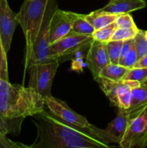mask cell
Listing matches in <instances>:
<instances>
[{
    "label": "cell",
    "instance_id": "6da1fadb",
    "mask_svg": "<svg viewBox=\"0 0 147 148\" xmlns=\"http://www.w3.org/2000/svg\"><path fill=\"white\" fill-rule=\"evenodd\" d=\"M37 136L33 148H108L110 146L84 130L66 124L43 110L33 116Z\"/></svg>",
    "mask_w": 147,
    "mask_h": 148
},
{
    "label": "cell",
    "instance_id": "7a4b0ae2",
    "mask_svg": "<svg viewBox=\"0 0 147 148\" xmlns=\"http://www.w3.org/2000/svg\"><path fill=\"white\" fill-rule=\"evenodd\" d=\"M44 108V98L33 88L0 79V113L4 117L24 119Z\"/></svg>",
    "mask_w": 147,
    "mask_h": 148
},
{
    "label": "cell",
    "instance_id": "3957f363",
    "mask_svg": "<svg viewBox=\"0 0 147 148\" xmlns=\"http://www.w3.org/2000/svg\"><path fill=\"white\" fill-rule=\"evenodd\" d=\"M56 0H24L17 17L25 38L24 67L27 69L32 49L41 27L43 19L50 6Z\"/></svg>",
    "mask_w": 147,
    "mask_h": 148
},
{
    "label": "cell",
    "instance_id": "277c9868",
    "mask_svg": "<svg viewBox=\"0 0 147 148\" xmlns=\"http://www.w3.org/2000/svg\"><path fill=\"white\" fill-rule=\"evenodd\" d=\"M144 108V106L133 110L119 108L116 117L108 124L106 129L101 130L93 125L89 134L108 145L109 143L119 145L131 121Z\"/></svg>",
    "mask_w": 147,
    "mask_h": 148
},
{
    "label": "cell",
    "instance_id": "5b68a950",
    "mask_svg": "<svg viewBox=\"0 0 147 148\" xmlns=\"http://www.w3.org/2000/svg\"><path fill=\"white\" fill-rule=\"evenodd\" d=\"M59 66V60L29 65V87L33 88L43 98L52 96L51 86Z\"/></svg>",
    "mask_w": 147,
    "mask_h": 148
},
{
    "label": "cell",
    "instance_id": "8992f818",
    "mask_svg": "<svg viewBox=\"0 0 147 148\" xmlns=\"http://www.w3.org/2000/svg\"><path fill=\"white\" fill-rule=\"evenodd\" d=\"M57 7V1H56L50 6L48 11L46 12L40 31H39L37 38L35 40L34 44H33L31 57H30L28 66L30 64H33L43 63V62L56 60L53 58L51 49H50L49 25H50L52 14Z\"/></svg>",
    "mask_w": 147,
    "mask_h": 148
},
{
    "label": "cell",
    "instance_id": "52a82bcc",
    "mask_svg": "<svg viewBox=\"0 0 147 148\" xmlns=\"http://www.w3.org/2000/svg\"><path fill=\"white\" fill-rule=\"evenodd\" d=\"M44 103L50 114L56 118L89 134L93 125L85 117L71 109L64 101L50 96L44 98Z\"/></svg>",
    "mask_w": 147,
    "mask_h": 148
},
{
    "label": "cell",
    "instance_id": "ba28073f",
    "mask_svg": "<svg viewBox=\"0 0 147 148\" xmlns=\"http://www.w3.org/2000/svg\"><path fill=\"white\" fill-rule=\"evenodd\" d=\"M122 148H144L147 146V105L133 120L122 137Z\"/></svg>",
    "mask_w": 147,
    "mask_h": 148
},
{
    "label": "cell",
    "instance_id": "9c48e42d",
    "mask_svg": "<svg viewBox=\"0 0 147 148\" xmlns=\"http://www.w3.org/2000/svg\"><path fill=\"white\" fill-rule=\"evenodd\" d=\"M93 40L92 34H80L71 31L50 45L53 58L59 60L63 56H69L83 48L89 46Z\"/></svg>",
    "mask_w": 147,
    "mask_h": 148
},
{
    "label": "cell",
    "instance_id": "30bf717a",
    "mask_svg": "<svg viewBox=\"0 0 147 148\" xmlns=\"http://www.w3.org/2000/svg\"><path fill=\"white\" fill-rule=\"evenodd\" d=\"M18 25L17 13L11 10L7 0H0V38L7 53L10 50L13 35Z\"/></svg>",
    "mask_w": 147,
    "mask_h": 148
},
{
    "label": "cell",
    "instance_id": "8fae6325",
    "mask_svg": "<svg viewBox=\"0 0 147 148\" xmlns=\"http://www.w3.org/2000/svg\"><path fill=\"white\" fill-rule=\"evenodd\" d=\"M76 13L56 8L52 14L49 25L50 45L67 36L72 31Z\"/></svg>",
    "mask_w": 147,
    "mask_h": 148
},
{
    "label": "cell",
    "instance_id": "7c38bea8",
    "mask_svg": "<svg viewBox=\"0 0 147 148\" xmlns=\"http://www.w3.org/2000/svg\"><path fill=\"white\" fill-rule=\"evenodd\" d=\"M105 94L112 106H116L118 98L124 94L131 92L133 88L139 86L141 83L133 80L122 79L120 81H111L97 77L95 79Z\"/></svg>",
    "mask_w": 147,
    "mask_h": 148
},
{
    "label": "cell",
    "instance_id": "4fadbf2b",
    "mask_svg": "<svg viewBox=\"0 0 147 148\" xmlns=\"http://www.w3.org/2000/svg\"><path fill=\"white\" fill-rule=\"evenodd\" d=\"M110 63L106 44L93 40L86 55V64L92 76L96 79L102 69Z\"/></svg>",
    "mask_w": 147,
    "mask_h": 148
},
{
    "label": "cell",
    "instance_id": "5bb4252c",
    "mask_svg": "<svg viewBox=\"0 0 147 148\" xmlns=\"http://www.w3.org/2000/svg\"><path fill=\"white\" fill-rule=\"evenodd\" d=\"M146 6L147 2L145 0H110L108 4L97 11L120 14L141 10Z\"/></svg>",
    "mask_w": 147,
    "mask_h": 148
},
{
    "label": "cell",
    "instance_id": "9a60e30c",
    "mask_svg": "<svg viewBox=\"0 0 147 148\" xmlns=\"http://www.w3.org/2000/svg\"><path fill=\"white\" fill-rule=\"evenodd\" d=\"M118 14H110L107 12H101L94 11L88 14H84L85 19L93 26L95 30H98L114 23Z\"/></svg>",
    "mask_w": 147,
    "mask_h": 148
},
{
    "label": "cell",
    "instance_id": "2e32d148",
    "mask_svg": "<svg viewBox=\"0 0 147 148\" xmlns=\"http://www.w3.org/2000/svg\"><path fill=\"white\" fill-rule=\"evenodd\" d=\"M130 69L119 64L110 63L101 70L98 77L111 81H120L124 79Z\"/></svg>",
    "mask_w": 147,
    "mask_h": 148
},
{
    "label": "cell",
    "instance_id": "e0dca14e",
    "mask_svg": "<svg viewBox=\"0 0 147 148\" xmlns=\"http://www.w3.org/2000/svg\"><path fill=\"white\" fill-rule=\"evenodd\" d=\"M147 105V81L131 91L130 107L127 110H133Z\"/></svg>",
    "mask_w": 147,
    "mask_h": 148
},
{
    "label": "cell",
    "instance_id": "ac0fdd59",
    "mask_svg": "<svg viewBox=\"0 0 147 148\" xmlns=\"http://www.w3.org/2000/svg\"><path fill=\"white\" fill-rule=\"evenodd\" d=\"M72 31L80 34L92 35L95 31V28L85 19L84 14L76 13L72 26Z\"/></svg>",
    "mask_w": 147,
    "mask_h": 148
},
{
    "label": "cell",
    "instance_id": "d6986e66",
    "mask_svg": "<svg viewBox=\"0 0 147 148\" xmlns=\"http://www.w3.org/2000/svg\"><path fill=\"white\" fill-rule=\"evenodd\" d=\"M23 119H10L0 113V132L2 134H16L20 130V124Z\"/></svg>",
    "mask_w": 147,
    "mask_h": 148
},
{
    "label": "cell",
    "instance_id": "ffe728a7",
    "mask_svg": "<svg viewBox=\"0 0 147 148\" xmlns=\"http://www.w3.org/2000/svg\"><path fill=\"white\" fill-rule=\"evenodd\" d=\"M116 28L117 26L114 22L105 27L98 29V30H95L92 33V37H93L94 40H96L101 43H106L110 41L112 34Z\"/></svg>",
    "mask_w": 147,
    "mask_h": 148
},
{
    "label": "cell",
    "instance_id": "44dd1931",
    "mask_svg": "<svg viewBox=\"0 0 147 148\" xmlns=\"http://www.w3.org/2000/svg\"><path fill=\"white\" fill-rule=\"evenodd\" d=\"M133 45L138 59L147 55V39L145 36V30H138L136 36L133 38Z\"/></svg>",
    "mask_w": 147,
    "mask_h": 148
},
{
    "label": "cell",
    "instance_id": "7402d4cb",
    "mask_svg": "<svg viewBox=\"0 0 147 148\" xmlns=\"http://www.w3.org/2000/svg\"><path fill=\"white\" fill-rule=\"evenodd\" d=\"M122 43V40H110L105 43L110 63L119 64L120 54Z\"/></svg>",
    "mask_w": 147,
    "mask_h": 148
},
{
    "label": "cell",
    "instance_id": "603a6c76",
    "mask_svg": "<svg viewBox=\"0 0 147 148\" xmlns=\"http://www.w3.org/2000/svg\"><path fill=\"white\" fill-rule=\"evenodd\" d=\"M139 29L137 28H120L117 27L112 34L110 40H126L135 38Z\"/></svg>",
    "mask_w": 147,
    "mask_h": 148
},
{
    "label": "cell",
    "instance_id": "cb8c5ba5",
    "mask_svg": "<svg viewBox=\"0 0 147 148\" xmlns=\"http://www.w3.org/2000/svg\"><path fill=\"white\" fill-rule=\"evenodd\" d=\"M123 79L133 80L139 83L147 81V67H133L128 72Z\"/></svg>",
    "mask_w": 147,
    "mask_h": 148
},
{
    "label": "cell",
    "instance_id": "d4e9b609",
    "mask_svg": "<svg viewBox=\"0 0 147 148\" xmlns=\"http://www.w3.org/2000/svg\"><path fill=\"white\" fill-rule=\"evenodd\" d=\"M7 54L0 38V79L9 80Z\"/></svg>",
    "mask_w": 147,
    "mask_h": 148
},
{
    "label": "cell",
    "instance_id": "484cf974",
    "mask_svg": "<svg viewBox=\"0 0 147 148\" xmlns=\"http://www.w3.org/2000/svg\"><path fill=\"white\" fill-rule=\"evenodd\" d=\"M117 27L120 28H137V26L130 13L118 14L115 21Z\"/></svg>",
    "mask_w": 147,
    "mask_h": 148
},
{
    "label": "cell",
    "instance_id": "4316f807",
    "mask_svg": "<svg viewBox=\"0 0 147 148\" xmlns=\"http://www.w3.org/2000/svg\"><path fill=\"white\" fill-rule=\"evenodd\" d=\"M138 60V54H137V52L135 51V49L133 45L131 50L129 51V52L124 56L123 59L120 61L119 64L125 66L127 68H129V69H131V68L134 67L135 63H136Z\"/></svg>",
    "mask_w": 147,
    "mask_h": 148
},
{
    "label": "cell",
    "instance_id": "83f0119b",
    "mask_svg": "<svg viewBox=\"0 0 147 148\" xmlns=\"http://www.w3.org/2000/svg\"><path fill=\"white\" fill-rule=\"evenodd\" d=\"M30 147L26 145L12 141L7 137V134L0 132V148H27Z\"/></svg>",
    "mask_w": 147,
    "mask_h": 148
},
{
    "label": "cell",
    "instance_id": "f1b7e54d",
    "mask_svg": "<svg viewBox=\"0 0 147 148\" xmlns=\"http://www.w3.org/2000/svg\"><path fill=\"white\" fill-rule=\"evenodd\" d=\"M133 46V39H129V40H123V43H122V48H121L120 51V60H122L124 58V56L127 54V53L129 52V51L131 50V48Z\"/></svg>",
    "mask_w": 147,
    "mask_h": 148
},
{
    "label": "cell",
    "instance_id": "f546056e",
    "mask_svg": "<svg viewBox=\"0 0 147 148\" xmlns=\"http://www.w3.org/2000/svg\"><path fill=\"white\" fill-rule=\"evenodd\" d=\"M134 67H147V55L138 59Z\"/></svg>",
    "mask_w": 147,
    "mask_h": 148
},
{
    "label": "cell",
    "instance_id": "4dcf8cb0",
    "mask_svg": "<svg viewBox=\"0 0 147 148\" xmlns=\"http://www.w3.org/2000/svg\"><path fill=\"white\" fill-rule=\"evenodd\" d=\"M145 36H146V38L147 39V30L146 31H145Z\"/></svg>",
    "mask_w": 147,
    "mask_h": 148
}]
</instances>
